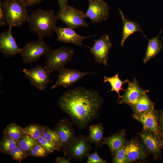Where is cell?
I'll return each instance as SVG.
<instances>
[{
    "instance_id": "1",
    "label": "cell",
    "mask_w": 163,
    "mask_h": 163,
    "mask_svg": "<svg viewBox=\"0 0 163 163\" xmlns=\"http://www.w3.org/2000/svg\"><path fill=\"white\" fill-rule=\"evenodd\" d=\"M103 102L97 91L79 87L65 92L59 99L58 105L70 117L73 124L83 129L98 118Z\"/></svg>"
},
{
    "instance_id": "2",
    "label": "cell",
    "mask_w": 163,
    "mask_h": 163,
    "mask_svg": "<svg viewBox=\"0 0 163 163\" xmlns=\"http://www.w3.org/2000/svg\"><path fill=\"white\" fill-rule=\"evenodd\" d=\"M58 19L53 10L38 9L29 15L28 21L31 31L38 35L39 40H43L55 32Z\"/></svg>"
},
{
    "instance_id": "3",
    "label": "cell",
    "mask_w": 163,
    "mask_h": 163,
    "mask_svg": "<svg viewBox=\"0 0 163 163\" xmlns=\"http://www.w3.org/2000/svg\"><path fill=\"white\" fill-rule=\"evenodd\" d=\"M2 5L9 27H20L28 21L29 15L27 7L19 0H3Z\"/></svg>"
},
{
    "instance_id": "4",
    "label": "cell",
    "mask_w": 163,
    "mask_h": 163,
    "mask_svg": "<svg viewBox=\"0 0 163 163\" xmlns=\"http://www.w3.org/2000/svg\"><path fill=\"white\" fill-rule=\"evenodd\" d=\"M75 52L71 47H62L50 50L46 56L45 69L50 74L58 71L72 60Z\"/></svg>"
},
{
    "instance_id": "5",
    "label": "cell",
    "mask_w": 163,
    "mask_h": 163,
    "mask_svg": "<svg viewBox=\"0 0 163 163\" xmlns=\"http://www.w3.org/2000/svg\"><path fill=\"white\" fill-rule=\"evenodd\" d=\"M92 144L88 136L79 135L76 136L64 154L70 160L82 161L90 154L92 148Z\"/></svg>"
},
{
    "instance_id": "6",
    "label": "cell",
    "mask_w": 163,
    "mask_h": 163,
    "mask_svg": "<svg viewBox=\"0 0 163 163\" xmlns=\"http://www.w3.org/2000/svg\"><path fill=\"white\" fill-rule=\"evenodd\" d=\"M50 48L43 40L27 43L22 48L21 53L24 63L30 64L38 61L40 58L46 55Z\"/></svg>"
},
{
    "instance_id": "7",
    "label": "cell",
    "mask_w": 163,
    "mask_h": 163,
    "mask_svg": "<svg viewBox=\"0 0 163 163\" xmlns=\"http://www.w3.org/2000/svg\"><path fill=\"white\" fill-rule=\"evenodd\" d=\"M56 15L67 27L72 29L89 27L85 20L87 18L86 13L69 5L62 11H59Z\"/></svg>"
},
{
    "instance_id": "8",
    "label": "cell",
    "mask_w": 163,
    "mask_h": 163,
    "mask_svg": "<svg viewBox=\"0 0 163 163\" xmlns=\"http://www.w3.org/2000/svg\"><path fill=\"white\" fill-rule=\"evenodd\" d=\"M23 72L30 84L39 90L45 91L48 84L52 82L50 79L51 74L41 66L37 65L30 69L24 68Z\"/></svg>"
},
{
    "instance_id": "9",
    "label": "cell",
    "mask_w": 163,
    "mask_h": 163,
    "mask_svg": "<svg viewBox=\"0 0 163 163\" xmlns=\"http://www.w3.org/2000/svg\"><path fill=\"white\" fill-rule=\"evenodd\" d=\"M89 5L86 13L92 24L106 21L108 18L110 8L104 0H88Z\"/></svg>"
},
{
    "instance_id": "10",
    "label": "cell",
    "mask_w": 163,
    "mask_h": 163,
    "mask_svg": "<svg viewBox=\"0 0 163 163\" xmlns=\"http://www.w3.org/2000/svg\"><path fill=\"white\" fill-rule=\"evenodd\" d=\"M94 42V44L90 48L91 53L97 63L107 66L109 52L112 46L109 35H103Z\"/></svg>"
},
{
    "instance_id": "11",
    "label": "cell",
    "mask_w": 163,
    "mask_h": 163,
    "mask_svg": "<svg viewBox=\"0 0 163 163\" xmlns=\"http://www.w3.org/2000/svg\"><path fill=\"white\" fill-rule=\"evenodd\" d=\"M58 72L57 80L51 87V89L59 86L67 88L78 82L85 75L96 74L95 72H83L78 70L69 69L65 67L60 69Z\"/></svg>"
},
{
    "instance_id": "12",
    "label": "cell",
    "mask_w": 163,
    "mask_h": 163,
    "mask_svg": "<svg viewBox=\"0 0 163 163\" xmlns=\"http://www.w3.org/2000/svg\"><path fill=\"white\" fill-rule=\"evenodd\" d=\"M73 123L69 120H61L53 129L58 133L62 142L61 152L63 153L72 143L76 136Z\"/></svg>"
},
{
    "instance_id": "13",
    "label": "cell",
    "mask_w": 163,
    "mask_h": 163,
    "mask_svg": "<svg viewBox=\"0 0 163 163\" xmlns=\"http://www.w3.org/2000/svg\"><path fill=\"white\" fill-rule=\"evenodd\" d=\"M12 27H9L6 32L0 34V52L6 57L20 54L22 48L18 46L11 33Z\"/></svg>"
},
{
    "instance_id": "14",
    "label": "cell",
    "mask_w": 163,
    "mask_h": 163,
    "mask_svg": "<svg viewBox=\"0 0 163 163\" xmlns=\"http://www.w3.org/2000/svg\"><path fill=\"white\" fill-rule=\"evenodd\" d=\"M55 32L57 34V40L66 43H71L81 46L84 45L82 43L83 40L86 39L96 36V35L88 36L81 35L69 27H56Z\"/></svg>"
},
{
    "instance_id": "15",
    "label": "cell",
    "mask_w": 163,
    "mask_h": 163,
    "mask_svg": "<svg viewBox=\"0 0 163 163\" xmlns=\"http://www.w3.org/2000/svg\"><path fill=\"white\" fill-rule=\"evenodd\" d=\"M127 83V88L122 97L119 101V103L125 104L132 106L142 95L149 92V91L142 88L135 78L133 81H129Z\"/></svg>"
},
{
    "instance_id": "16",
    "label": "cell",
    "mask_w": 163,
    "mask_h": 163,
    "mask_svg": "<svg viewBox=\"0 0 163 163\" xmlns=\"http://www.w3.org/2000/svg\"><path fill=\"white\" fill-rule=\"evenodd\" d=\"M134 117L142 124L145 131L152 132L158 136L159 131L154 110L135 114Z\"/></svg>"
},
{
    "instance_id": "17",
    "label": "cell",
    "mask_w": 163,
    "mask_h": 163,
    "mask_svg": "<svg viewBox=\"0 0 163 163\" xmlns=\"http://www.w3.org/2000/svg\"><path fill=\"white\" fill-rule=\"evenodd\" d=\"M119 10L123 22L121 46L123 47L124 43L126 39L132 34L137 31L141 33L143 36L148 40L149 39L144 33L143 30L139 24L135 21H131L126 18L120 8H119Z\"/></svg>"
},
{
    "instance_id": "18",
    "label": "cell",
    "mask_w": 163,
    "mask_h": 163,
    "mask_svg": "<svg viewBox=\"0 0 163 163\" xmlns=\"http://www.w3.org/2000/svg\"><path fill=\"white\" fill-rule=\"evenodd\" d=\"M128 163L142 158L145 152L142 146L137 142L132 141L125 145Z\"/></svg>"
},
{
    "instance_id": "19",
    "label": "cell",
    "mask_w": 163,
    "mask_h": 163,
    "mask_svg": "<svg viewBox=\"0 0 163 163\" xmlns=\"http://www.w3.org/2000/svg\"><path fill=\"white\" fill-rule=\"evenodd\" d=\"M104 126L101 123L92 124L89 127L88 137L90 142L94 144L96 148L101 147L104 144Z\"/></svg>"
},
{
    "instance_id": "20",
    "label": "cell",
    "mask_w": 163,
    "mask_h": 163,
    "mask_svg": "<svg viewBox=\"0 0 163 163\" xmlns=\"http://www.w3.org/2000/svg\"><path fill=\"white\" fill-rule=\"evenodd\" d=\"M125 138L122 131L116 133L107 138H104L103 144L109 147L113 155L115 152L124 145Z\"/></svg>"
},
{
    "instance_id": "21",
    "label": "cell",
    "mask_w": 163,
    "mask_h": 163,
    "mask_svg": "<svg viewBox=\"0 0 163 163\" xmlns=\"http://www.w3.org/2000/svg\"><path fill=\"white\" fill-rule=\"evenodd\" d=\"M159 36L158 35L148 40V44L143 60L144 63L154 57L162 49V44L161 41L158 39Z\"/></svg>"
},
{
    "instance_id": "22",
    "label": "cell",
    "mask_w": 163,
    "mask_h": 163,
    "mask_svg": "<svg viewBox=\"0 0 163 163\" xmlns=\"http://www.w3.org/2000/svg\"><path fill=\"white\" fill-rule=\"evenodd\" d=\"M132 107L135 114H138L154 110V104L145 93L142 95L136 102Z\"/></svg>"
},
{
    "instance_id": "23",
    "label": "cell",
    "mask_w": 163,
    "mask_h": 163,
    "mask_svg": "<svg viewBox=\"0 0 163 163\" xmlns=\"http://www.w3.org/2000/svg\"><path fill=\"white\" fill-rule=\"evenodd\" d=\"M25 133L24 128L15 123H12L8 125L3 131L4 137L17 141Z\"/></svg>"
},
{
    "instance_id": "24",
    "label": "cell",
    "mask_w": 163,
    "mask_h": 163,
    "mask_svg": "<svg viewBox=\"0 0 163 163\" xmlns=\"http://www.w3.org/2000/svg\"><path fill=\"white\" fill-rule=\"evenodd\" d=\"M141 136L144 143L151 152L153 153L159 152V143L155 136L146 131L143 133Z\"/></svg>"
},
{
    "instance_id": "25",
    "label": "cell",
    "mask_w": 163,
    "mask_h": 163,
    "mask_svg": "<svg viewBox=\"0 0 163 163\" xmlns=\"http://www.w3.org/2000/svg\"><path fill=\"white\" fill-rule=\"evenodd\" d=\"M104 82H108L110 84L111 88L109 92L115 91L118 94L119 100H120L122 96H121L120 94V90L125 91V90L122 88V85L125 83H128L129 81L127 79L124 81H121L119 76V74L117 73L115 75L110 77L104 76Z\"/></svg>"
},
{
    "instance_id": "26",
    "label": "cell",
    "mask_w": 163,
    "mask_h": 163,
    "mask_svg": "<svg viewBox=\"0 0 163 163\" xmlns=\"http://www.w3.org/2000/svg\"><path fill=\"white\" fill-rule=\"evenodd\" d=\"M42 136L50 142L54 144L61 151L62 142L59 137L56 131L52 129L47 126H45Z\"/></svg>"
},
{
    "instance_id": "27",
    "label": "cell",
    "mask_w": 163,
    "mask_h": 163,
    "mask_svg": "<svg viewBox=\"0 0 163 163\" xmlns=\"http://www.w3.org/2000/svg\"><path fill=\"white\" fill-rule=\"evenodd\" d=\"M18 146L26 153L27 157L34 146L37 144V140H34L25 133L18 140Z\"/></svg>"
},
{
    "instance_id": "28",
    "label": "cell",
    "mask_w": 163,
    "mask_h": 163,
    "mask_svg": "<svg viewBox=\"0 0 163 163\" xmlns=\"http://www.w3.org/2000/svg\"><path fill=\"white\" fill-rule=\"evenodd\" d=\"M45 126L33 123L24 127L25 133L31 138L37 140L39 137L42 136L44 131Z\"/></svg>"
},
{
    "instance_id": "29",
    "label": "cell",
    "mask_w": 163,
    "mask_h": 163,
    "mask_svg": "<svg viewBox=\"0 0 163 163\" xmlns=\"http://www.w3.org/2000/svg\"><path fill=\"white\" fill-rule=\"evenodd\" d=\"M18 146V141L9 138L3 137L0 142V151L1 152L8 155L11 150Z\"/></svg>"
},
{
    "instance_id": "30",
    "label": "cell",
    "mask_w": 163,
    "mask_h": 163,
    "mask_svg": "<svg viewBox=\"0 0 163 163\" xmlns=\"http://www.w3.org/2000/svg\"><path fill=\"white\" fill-rule=\"evenodd\" d=\"M8 155L14 160L21 163L22 160L28 157L25 152L19 146L11 150Z\"/></svg>"
},
{
    "instance_id": "31",
    "label": "cell",
    "mask_w": 163,
    "mask_h": 163,
    "mask_svg": "<svg viewBox=\"0 0 163 163\" xmlns=\"http://www.w3.org/2000/svg\"><path fill=\"white\" fill-rule=\"evenodd\" d=\"M37 142L42 146L49 154L55 150H58V148L54 144L50 142L42 136L37 140Z\"/></svg>"
},
{
    "instance_id": "32",
    "label": "cell",
    "mask_w": 163,
    "mask_h": 163,
    "mask_svg": "<svg viewBox=\"0 0 163 163\" xmlns=\"http://www.w3.org/2000/svg\"><path fill=\"white\" fill-rule=\"evenodd\" d=\"M113 162L114 163H128L126 157L125 146L123 145L117 150L114 155Z\"/></svg>"
},
{
    "instance_id": "33",
    "label": "cell",
    "mask_w": 163,
    "mask_h": 163,
    "mask_svg": "<svg viewBox=\"0 0 163 163\" xmlns=\"http://www.w3.org/2000/svg\"><path fill=\"white\" fill-rule=\"evenodd\" d=\"M49 154L45 149L37 142L31 150L29 155V156L44 157Z\"/></svg>"
},
{
    "instance_id": "34",
    "label": "cell",
    "mask_w": 163,
    "mask_h": 163,
    "mask_svg": "<svg viewBox=\"0 0 163 163\" xmlns=\"http://www.w3.org/2000/svg\"><path fill=\"white\" fill-rule=\"evenodd\" d=\"M87 163H106L107 161L101 158L97 154V149L94 153L89 154L87 157Z\"/></svg>"
},
{
    "instance_id": "35",
    "label": "cell",
    "mask_w": 163,
    "mask_h": 163,
    "mask_svg": "<svg viewBox=\"0 0 163 163\" xmlns=\"http://www.w3.org/2000/svg\"><path fill=\"white\" fill-rule=\"evenodd\" d=\"M3 0H0V27L7 25L2 5Z\"/></svg>"
},
{
    "instance_id": "36",
    "label": "cell",
    "mask_w": 163,
    "mask_h": 163,
    "mask_svg": "<svg viewBox=\"0 0 163 163\" xmlns=\"http://www.w3.org/2000/svg\"><path fill=\"white\" fill-rule=\"evenodd\" d=\"M27 7L32 6L37 4L43 0H19Z\"/></svg>"
},
{
    "instance_id": "37",
    "label": "cell",
    "mask_w": 163,
    "mask_h": 163,
    "mask_svg": "<svg viewBox=\"0 0 163 163\" xmlns=\"http://www.w3.org/2000/svg\"><path fill=\"white\" fill-rule=\"evenodd\" d=\"M57 1L59 6V11H62L69 5L68 3V0H57Z\"/></svg>"
},
{
    "instance_id": "38",
    "label": "cell",
    "mask_w": 163,
    "mask_h": 163,
    "mask_svg": "<svg viewBox=\"0 0 163 163\" xmlns=\"http://www.w3.org/2000/svg\"><path fill=\"white\" fill-rule=\"evenodd\" d=\"M70 160L63 157H58L56 158L55 161L56 163H70Z\"/></svg>"
},
{
    "instance_id": "39",
    "label": "cell",
    "mask_w": 163,
    "mask_h": 163,
    "mask_svg": "<svg viewBox=\"0 0 163 163\" xmlns=\"http://www.w3.org/2000/svg\"><path fill=\"white\" fill-rule=\"evenodd\" d=\"M161 122L162 126L163 128V113L162 114L161 117Z\"/></svg>"
},
{
    "instance_id": "40",
    "label": "cell",
    "mask_w": 163,
    "mask_h": 163,
    "mask_svg": "<svg viewBox=\"0 0 163 163\" xmlns=\"http://www.w3.org/2000/svg\"><path fill=\"white\" fill-rule=\"evenodd\" d=\"M162 39H163V38H162Z\"/></svg>"
}]
</instances>
